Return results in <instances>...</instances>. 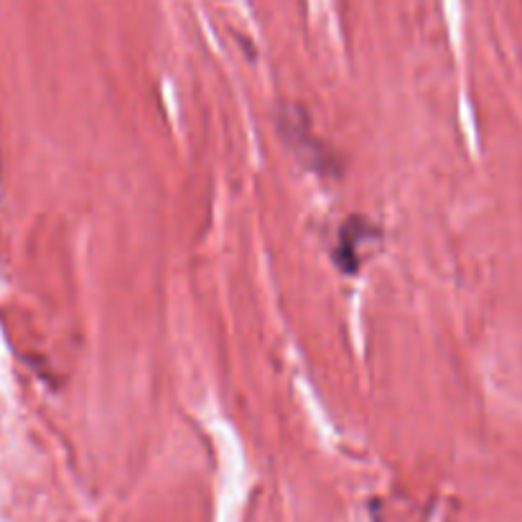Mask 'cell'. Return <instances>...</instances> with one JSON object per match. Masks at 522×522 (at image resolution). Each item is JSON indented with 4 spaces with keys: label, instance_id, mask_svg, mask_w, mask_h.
Wrapping results in <instances>:
<instances>
[{
    "label": "cell",
    "instance_id": "cell-2",
    "mask_svg": "<svg viewBox=\"0 0 522 522\" xmlns=\"http://www.w3.org/2000/svg\"><path fill=\"white\" fill-rule=\"evenodd\" d=\"M380 232L362 217H352L347 219L342 227H339V237H337V253H334V260H337L339 268L344 273H354V270L362 265V250H365L370 242L377 240Z\"/></svg>",
    "mask_w": 522,
    "mask_h": 522
},
{
    "label": "cell",
    "instance_id": "cell-1",
    "mask_svg": "<svg viewBox=\"0 0 522 522\" xmlns=\"http://www.w3.org/2000/svg\"><path fill=\"white\" fill-rule=\"evenodd\" d=\"M281 133L288 146L301 158V163H306L309 169L319 171L324 176L339 174V161L329 153L326 143H321L316 135H311L309 123H306V118H301V113H298V118H291L288 113H283Z\"/></svg>",
    "mask_w": 522,
    "mask_h": 522
}]
</instances>
